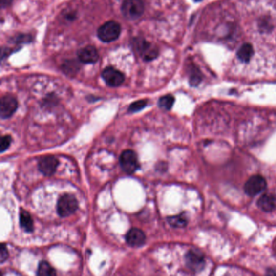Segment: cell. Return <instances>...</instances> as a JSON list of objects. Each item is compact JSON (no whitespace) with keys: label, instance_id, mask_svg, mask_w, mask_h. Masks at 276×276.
<instances>
[{"label":"cell","instance_id":"cell-1","mask_svg":"<svg viewBox=\"0 0 276 276\" xmlns=\"http://www.w3.org/2000/svg\"><path fill=\"white\" fill-rule=\"evenodd\" d=\"M121 34V26L118 22L110 21L102 24L97 30V37L103 42L109 43L117 40Z\"/></svg>","mask_w":276,"mask_h":276},{"label":"cell","instance_id":"cell-2","mask_svg":"<svg viewBox=\"0 0 276 276\" xmlns=\"http://www.w3.org/2000/svg\"><path fill=\"white\" fill-rule=\"evenodd\" d=\"M78 209V202L76 197L66 193L59 198L57 203V212L61 217H67L76 212Z\"/></svg>","mask_w":276,"mask_h":276},{"label":"cell","instance_id":"cell-3","mask_svg":"<svg viewBox=\"0 0 276 276\" xmlns=\"http://www.w3.org/2000/svg\"><path fill=\"white\" fill-rule=\"evenodd\" d=\"M121 10L127 19H138L144 14V2L142 0H124Z\"/></svg>","mask_w":276,"mask_h":276},{"label":"cell","instance_id":"cell-4","mask_svg":"<svg viewBox=\"0 0 276 276\" xmlns=\"http://www.w3.org/2000/svg\"><path fill=\"white\" fill-rule=\"evenodd\" d=\"M119 162L122 170L127 174H132L139 168L137 154L132 150L123 151L121 154Z\"/></svg>","mask_w":276,"mask_h":276},{"label":"cell","instance_id":"cell-5","mask_svg":"<svg viewBox=\"0 0 276 276\" xmlns=\"http://www.w3.org/2000/svg\"><path fill=\"white\" fill-rule=\"evenodd\" d=\"M134 46L140 56L145 61H151L156 59L159 55V50L156 46L151 45L144 39H135Z\"/></svg>","mask_w":276,"mask_h":276},{"label":"cell","instance_id":"cell-6","mask_svg":"<svg viewBox=\"0 0 276 276\" xmlns=\"http://www.w3.org/2000/svg\"><path fill=\"white\" fill-rule=\"evenodd\" d=\"M267 187V181L261 175H254L246 182L244 190L246 194L255 196L264 191Z\"/></svg>","mask_w":276,"mask_h":276},{"label":"cell","instance_id":"cell-7","mask_svg":"<svg viewBox=\"0 0 276 276\" xmlns=\"http://www.w3.org/2000/svg\"><path fill=\"white\" fill-rule=\"evenodd\" d=\"M18 108V102L11 95H4L0 102V116L2 119H7L14 114Z\"/></svg>","mask_w":276,"mask_h":276},{"label":"cell","instance_id":"cell-8","mask_svg":"<svg viewBox=\"0 0 276 276\" xmlns=\"http://www.w3.org/2000/svg\"><path fill=\"white\" fill-rule=\"evenodd\" d=\"M102 78L109 87H118L124 82L125 76L120 71L109 66L104 69L102 73Z\"/></svg>","mask_w":276,"mask_h":276},{"label":"cell","instance_id":"cell-9","mask_svg":"<svg viewBox=\"0 0 276 276\" xmlns=\"http://www.w3.org/2000/svg\"><path fill=\"white\" fill-rule=\"evenodd\" d=\"M186 263L189 269L193 272H198L205 266L204 256L198 250H191L186 255Z\"/></svg>","mask_w":276,"mask_h":276},{"label":"cell","instance_id":"cell-10","mask_svg":"<svg viewBox=\"0 0 276 276\" xmlns=\"http://www.w3.org/2000/svg\"><path fill=\"white\" fill-rule=\"evenodd\" d=\"M59 164V161L55 156H44L39 160L38 170L43 175H45L46 177H50L53 174H55Z\"/></svg>","mask_w":276,"mask_h":276},{"label":"cell","instance_id":"cell-11","mask_svg":"<svg viewBox=\"0 0 276 276\" xmlns=\"http://www.w3.org/2000/svg\"><path fill=\"white\" fill-rule=\"evenodd\" d=\"M77 56L79 61L86 64H95L99 59L98 51L92 45H87L81 49L77 53Z\"/></svg>","mask_w":276,"mask_h":276},{"label":"cell","instance_id":"cell-12","mask_svg":"<svg viewBox=\"0 0 276 276\" xmlns=\"http://www.w3.org/2000/svg\"><path fill=\"white\" fill-rule=\"evenodd\" d=\"M146 236L141 229L133 228L127 232L126 235V241L132 247H140L145 243Z\"/></svg>","mask_w":276,"mask_h":276},{"label":"cell","instance_id":"cell-13","mask_svg":"<svg viewBox=\"0 0 276 276\" xmlns=\"http://www.w3.org/2000/svg\"><path fill=\"white\" fill-rule=\"evenodd\" d=\"M257 206L261 210L270 212L274 210L276 207V197L272 193H265L260 197L257 201Z\"/></svg>","mask_w":276,"mask_h":276},{"label":"cell","instance_id":"cell-14","mask_svg":"<svg viewBox=\"0 0 276 276\" xmlns=\"http://www.w3.org/2000/svg\"><path fill=\"white\" fill-rule=\"evenodd\" d=\"M20 224L22 229L27 233H32L34 229L32 216L27 211L23 210V209L20 213Z\"/></svg>","mask_w":276,"mask_h":276},{"label":"cell","instance_id":"cell-15","mask_svg":"<svg viewBox=\"0 0 276 276\" xmlns=\"http://www.w3.org/2000/svg\"><path fill=\"white\" fill-rule=\"evenodd\" d=\"M254 48L250 43H245L237 51V58L243 63H249L254 55Z\"/></svg>","mask_w":276,"mask_h":276},{"label":"cell","instance_id":"cell-16","mask_svg":"<svg viewBox=\"0 0 276 276\" xmlns=\"http://www.w3.org/2000/svg\"><path fill=\"white\" fill-rule=\"evenodd\" d=\"M37 275L40 276H56V272L49 262L42 261L38 265Z\"/></svg>","mask_w":276,"mask_h":276},{"label":"cell","instance_id":"cell-17","mask_svg":"<svg viewBox=\"0 0 276 276\" xmlns=\"http://www.w3.org/2000/svg\"><path fill=\"white\" fill-rule=\"evenodd\" d=\"M169 224L174 228H183L187 224V219L184 214L170 216L167 219Z\"/></svg>","mask_w":276,"mask_h":276},{"label":"cell","instance_id":"cell-18","mask_svg":"<svg viewBox=\"0 0 276 276\" xmlns=\"http://www.w3.org/2000/svg\"><path fill=\"white\" fill-rule=\"evenodd\" d=\"M190 67V84L191 86H198L202 81V73L194 65H192Z\"/></svg>","mask_w":276,"mask_h":276},{"label":"cell","instance_id":"cell-19","mask_svg":"<svg viewBox=\"0 0 276 276\" xmlns=\"http://www.w3.org/2000/svg\"><path fill=\"white\" fill-rule=\"evenodd\" d=\"M175 98L172 95H166L161 97L158 102V106L161 109L165 110H170L174 104Z\"/></svg>","mask_w":276,"mask_h":276},{"label":"cell","instance_id":"cell-20","mask_svg":"<svg viewBox=\"0 0 276 276\" xmlns=\"http://www.w3.org/2000/svg\"><path fill=\"white\" fill-rule=\"evenodd\" d=\"M79 69H80V65L73 60L65 62V64L63 65L64 73L67 74L69 76H73L75 74L77 73Z\"/></svg>","mask_w":276,"mask_h":276},{"label":"cell","instance_id":"cell-21","mask_svg":"<svg viewBox=\"0 0 276 276\" xmlns=\"http://www.w3.org/2000/svg\"><path fill=\"white\" fill-rule=\"evenodd\" d=\"M148 102L147 100H139L137 102H133L132 104L130 105L129 107V111L131 113H135V112H139L142 110L146 107Z\"/></svg>","mask_w":276,"mask_h":276},{"label":"cell","instance_id":"cell-22","mask_svg":"<svg viewBox=\"0 0 276 276\" xmlns=\"http://www.w3.org/2000/svg\"><path fill=\"white\" fill-rule=\"evenodd\" d=\"M12 139L11 135H4L2 136V139H1V144H0V149H1V152H4L6 150H7L8 148H9L10 145L12 144Z\"/></svg>","mask_w":276,"mask_h":276},{"label":"cell","instance_id":"cell-23","mask_svg":"<svg viewBox=\"0 0 276 276\" xmlns=\"http://www.w3.org/2000/svg\"><path fill=\"white\" fill-rule=\"evenodd\" d=\"M8 257H9V253H8L7 246H5L4 243L1 244V247H0V262L3 263L8 258Z\"/></svg>","mask_w":276,"mask_h":276},{"label":"cell","instance_id":"cell-24","mask_svg":"<svg viewBox=\"0 0 276 276\" xmlns=\"http://www.w3.org/2000/svg\"><path fill=\"white\" fill-rule=\"evenodd\" d=\"M30 35H24V34H21V35L17 36V38H15V42L18 43V44H21V43H28L31 42Z\"/></svg>","mask_w":276,"mask_h":276},{"label":"cell","instance_id":"cell-25","mask_svg":"<svg viewBox=\"0 0 276 276\" xmlns=\"http://www.w3.org/2000/svg\"><path fill=\"white\" fill-rule=\"evenodd\" d=\"M259 28L262 29V31H268L270 30V28H272V24H271V21L269 20L262 19L261 21H260Z\"/></svg>","mask_w":276,"mask_h":276},{"label":"cell","instance_id":"cell-26","mask_svg":"<svg viewBox=\"0 0 276 276\" xmlns=\"http://www.w3.org/2000/svg\"><path fill=\"white\" fill-rule=\"evenodd\" d=\"M13 0H1L0 1V5L2 8H6V7H9L10 5L12 4Z\"/></svg>","mask_w":276,"mask_h":276},{"label":"cell","instance_id":"cell-27","mask_svg":"<svg viewBox=\"0 0 276 276\" xmlns=\"http://www.w3.org/2000/svg\"><path fill=\"white\" fill-rule=\"evenodd\" d=\"M193 1H194V2H199L201 0H193Z\"/></svg>","mask_w":276,"mask_h":276}]
</instances>
